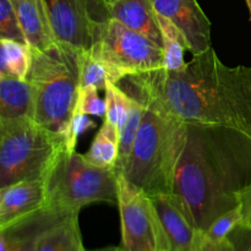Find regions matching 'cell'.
Returning a JSON list of instances; mask_svg holds the SVG:
<instances>
[{
    "label": "cell",
    "mask_w": 251,
    "mask_h": 251,
    "mask_svg": "<svg viewBox=\"0 0 251 251\" xmlns=\"http://www.w3.org/2000/svg\"><path fill=\"white\" fill-rule=\"evenodd\" d=\"M145 107L139 103L137 100H132L131 107H130L127 117L125 119L124 125H123L122 130H120V141H119V156H118L117 171L118 176L123 172L125 168L129 159L130 153H131L132 146L136 140L137 132H139L140 126H141L142 117H144Z\"/></svg>",
    "instance_id": "21"
},
{
    "label": "cell",
    "mask_w": 251,
    "mask_h": 251,
    "mask_svg": "<svg viewBox=\"0 0 251 251\" xmlns=\"http://www.w3.org/2000/svg\"><path fill=\"white\" fill-rule=\"evenodd\" d=\"M71 215L59 208L46 207L0 228V251H36L39 238L49 228Z\"/></svg>",
    "instance_id": "11"
},
{
    "label": "cell",
    "mask_w": 251,
    "mask_h": 251,
    "mask_svg": "<svg viewBox=\"0 0 251 251\" xmlns=\"http://www.w3.org/2000/svg\"><path fill=\"white\" fill-rule=\"evenodd\" d=\"M251 186V136L223 125L186 124L173 194L196 229L242 202Z\"/></svg>",
    "instance_id": "2"
},
{
    "label": "cell",
    "mask_w": 251,
    "mask_h": 251,
    "mask_svg": "<svg viewBox=\"0 0 251 251\" xmlns=\"http://www.w3.org/2000/svg\"><path fill=\"white\" fill-rule=\"evenodd\" d=\"M242 206L244 212V222L251 226V186L242 195Z\"/></svg>",
    "instance_id": "30"
},
{
    "label": "cell",
    "mask_w": 251,
    "mask_h": 251,
    "mask_svg": "<svg viewBox=\"0 0 251 251\" xmlns=\"http://www.w3.org/2000/svg\"><path fill=\"white\" fill-rule=\"evenodd\" d=\"M20 26L32 49L44 50L56 42L43 0H11Z\"/></svg>",
    "instance_id": "15"
},
{
    "label": "cell",
    "mask_w": 251,
    "mask_h": 251,
    "mask_svg": "<svg viewBox=\"0 0 251 251\" xmlns=\"http://www.w3.org/2000/svg\"><path fill=\"white\" fill-rule=\"evenodd\" d=\"M97 126L93 120L88 118V115L83 114L80 110H74L73 118L69 125L68 135H66V150L68 151H75L76 144H77L78 136L90 129H95Z\"/></svg>",
    "instance_id": "27"
},
{
    "label": "cell",
    "mask_w": 251,
    "mask_h": 251,
    "mask_svg": "<svg viewBox=\"0 0 251 251\" xmlns=\"http://www.w3.org/2000/svg\"><path fill=\"white\" fill-rule=\"evenodd\" d=\"M248 4V7H249V11H250V20H251V0H245Z\"/></svg>",
    "instance_id": "32"
},
{
    "label": "cell",
    "mask_w": 251,
    "mask_h": 251,
    "mask_svg": "<svg viewBox=\"0 0 251 251\" xmlns=\"http://www.w3.org/2000/svg\"><path fill=\"white\" fill-rule=\"evenodd\" d=\"M80 53L60 42L44 50L32 49L27 78L33 91L32 119L65 140L80 91Z\"/></svg>",
    "instance_id": "4"
},
{
    "label": "cell",
    "mask_w": 251,
    "mask_h": 251,
    "mask_svg": "<svg viewBox=\"0 0 251 251\" xmlns=\"http://www.w3.org/2000/svg\"><path fill=\"white\" fill-rule=\"evenodd\" d=\"M0 75L27 80L31 71L32 48L26 43L0 38Z\"/></svg>",
    "instance_id": "18"
},
{
    "label": "cell",
    "mask_w": 251,
    "mask_h": 251,
    "mask_svg": "<svg viewBox=\"0 0 251 251\" xmlns=\"http://www.w3.org/2000/svg\"><path fill=\"white\" fill-rule=\"evenodd\" d=\"M91 50L109 69L110 81L163 68V49L144 34L110 17Z\"/></svg>",
    "instance_id": "7"
},
{
    "label": "cell",
    "mask_w": 251,
    "mask_h": 251,
    "mask_svg": "<svg viewBox=\"0 0 251 251\" xmlns=\"http://www.w3.org/2000/svg\"><path fill=\"white\" fill-rule=\"evenodd\" d=\"M104 92L107 102V113L104 119L112 123L120 131L131 107L132 98L112 81H108Z\"/></svg>",
    "instance_id": "23"
},
{
    "label": "cell",
    "mask_w": 251,
    "mask_h": 251,
    "mask_svg": "<svg viewBox=\"0 0 251 251\" xmlns=\"http://www.w3.org/2000/svg\"><path fill=\"white\" fill-rule=\"evenodd\" d=\"M186 124L145 107L127 163L119 176L149 196L173 194Z\"/></svg>",
    "instance_id": "3"
},
{
    "label": "cell",
    "mask_w": 251,
    "mask_h": 251,
    "mask_svg": "<svg viewBox=\"0 0 251 251\" xmlns=\"http://www.w3.org/2000/svg\"><path fill=\"white\" fill-rule=\"evenodd\" d=\"M65 150V137L32 118L0 119V188L19 181H46Z\"/></svg>",
    "instance_id": "5"
},
{
    "label": "cell",
    "mask_w": 251,
    "mask_h": 251,
    "mask_svg": "<svg viewBox=\"0 0 251 251\" xmlns=\"http://www.w3.org/2000/svg\"><path fill=\"white\" fill-rule=\"evenodd\" d=\"M110 81L109 69L104 61L92 50H81L80 53V87L93 86L98 90H105Z\"/></svg>",
    "instance_id": "22"
},
{
    "label": "cell",
    "mask_w": 251,
    "mask_h": 251,
    "mask_svg": "<svg viewBox=\"0 0 251 251\" xmlns=\"http://www.w3.org/2000/svg\"><path fill=\"white\" fill-rule=\"evenodd\" d=\"M105 4L112 19L144 34L162 48L161 29L151 0H105Z\"/></svg>",
    "instance_id": "14"
},
{
    "label": "cell",
    "mask_w": 251,
    "mask_h": 251,
    "mask_svg": "<svg viewBox=\"0 0 251 251\" xmlns=\"http://www.w3.org/2000/svg\"><path fill=\"white\" fill-rule=\"evenodd\" d=\"M47 206L44 180H26L0 188V228Z\"/></svg>",
    "instance_id": "13"
},
{
    "label": "cell",
    "mask_w": 251,
    "mask_h": 251,
    "mask_svg": "<svg viewBox=\"0 0 251 251\" xmlns=\"http://www.w3.org/2000/svg\"><path fill=\"white\" fill-rule=\"evenodd\" d=\"M56 42L90 50L110 19L105 0H43Z\"/></svg>",
    "instance_id": "9"
},
{
    "label": "cell",
    "mask_w": 251,
    "mask_h": 251,
    "mask_svg": "<svg viewBox=\"0 0 251 251\" xmlns=\"http://www.w3.org/2000/svg\"><path fill=\"white\" fill-rule=\"evenodd\" d=\"M118 207L124 251H172L151 198L118 176Z\"/></svg>",
    "instance_id": "8"
},
{
    "label": "cell",
    "mask_w": 251,
    "mask_h": 251,
    "mask_svg": "<svg viewBox=\"0 0 251 251\" xmlns=\"http://www.w3.org/2000/svg\"><path fill=\"white\" fill-rule=\"evenodd\" d=\"M156 207L172 251H198L203 233L196 229L176 194L150 196Z\"/></svg>",
    "instance_id": "12"
},
{
    "label": "cell",
    "mask_w": 251,
    "mask_h": 251,
    "mask_svg": "<svg viewBox=\"0 0 251 251\" xmlns=\"http://www.w3.org/2000/svg\"><path fill=\"white\" fill-rule=\"evenodd\" d=\"M119 141L120 131L104 119L85 157L96 166L115 169L119 156Z\"/></svg>",
    "instance_id": "19"
},
{
    "label": "cell",
    "mask_w": 251,
    "mask_h": 251,
    "mask_svg": "<svg viewBox=\"0 0 251 251\" xmlns=\"http://www.w3.org/2000/svg\"><path fill=\"white\" fill-rule=\"evenodd\" d=\"M0 38L26 43L11 0H0Z\"/></svg>",
    "instance_id": "25"
},
{
    "label": "cell",
    "mask_w": 251,
    "mask_h": 251,
    "mask_svg": "<svg viewBox=\"0 0 251 251\" xmlns=\"http://www.w3.org/2000/svg\"><path fill=\"white\" fill-rule=\"evenodd\" d=\"M117 85L144 107L181 123L223 125L251 136V68L227 66L212 47L179 70L161 68Z\"/></svg>",
    "instance_id": "1"
},
{
    "label": "cell",
    "mask_w": 251,
    "mask_h": 251,
    "mask_svg": "<svg viewBox=\"0 0 251 251\" xmlns=\"http://www.w3.org/2000/svg\"><path fill=\"white\" fill-rule=\"evenodd\" d=\"M36 251H87L81 238L78 215H71L42 234Z\"/></svg>",
    "instance_id": "17"
},
{
    "label": "cell",
    "mask_w": 251,
    "mask_h": 251,
    "mask_svg": "<svg viewBox=\"0 0 251 251\" xmlns=\"http://www.w3.org/2000/svg\"><path fill=\"white\" fill-rule=\"evenodd\" d=\"M157 14L181 31L189 50L200 54L211 48V22L196 0H151Z\"/></svg>",
    "instance_id": "10"
},
{
    "label": "cell",
    "mask_w": 251,
    "mask_h": 251,
    "mask_svg": "<svg viewBox=\"0 0 251 251\" xmlns=\"http://www.w3.org/2000/svg\"><path fill=\"white\" fill-rule=\"evenodd\" d=\"M98 91L100 90L93 86L80 87L75 109L80 110L86 115H93V117L100 118L105 117L107 102H105V98L103 100L98 96Z\"/></svg>",
    "instance_id": "26"
},
{
    "label": "cell",
    "mask_w": 251,
    "mask_h": 251,
    "mask_svg": "<svg viewBox=\"0 0 251 251\" xmlns=\"http://www.w3.org/2000/svg\"><path fill=\"white\" fill-rule=\"evenodd\" d=\"M228 238L234 245V251H251V226L243 221Z\"/></svg>",
    "instance_id": "28"
},
{
    "label": "cell",
    "mask_w": 251,
    "mask_h": 251,
    "mask_svg": "<svg viewBox=\"0 0 251 251\" xmlns=\"http://www.w3.org/2000/svg\"><path fill=\"white\" fill-rule=\"evenodd\" d=\"M47 205L70 213L96 202L118 205V173L91 163L85 154L65 151L46 180Z\"/></svg>",
    "instance_id": "6"
},
{
    "label": "cell",
    "mask_w": 251,
    "mask_h": 251,
    "mask_svg": "<svg viewBox=\"0 0 251 251\" xmlns=\"http://www.w3.org/2000/svg\"><path fill=\"white\" fill-rule=\"evenodd\" d=\"M90 251H124V250H123L122 247H105V248H102V249H96V250H90Z\"/></svg>",
    "instance_id": "31"
},
{
    "label": "cell",
    "mask_w": 251,
    "mask_h": 251,
    "mask_svg": "<svg viewBox=\"0 0 251 251\" xmlns=\"http://www.w3.org/2000/svg\"><path fill=\"white\" fill-rule=\"evenodd\" d=\"M198 251H234V245L230 242L229 238L215 242V240L206 238L205 233H203Z\"/></svg>",
    "instance_id": "29"
},
{
    "label": "cell",
    "mask_w": 251,
    "mask_h": 251,
    "mask_svg": "<svg viewBox=\"0 0 251 251\" xmlns=\"http://www.w3.org/2000/svg\"><path fill=\"white\" fill-rule=\"evenodd\" d=\"M33 91L28 80L0 75V119L32 118Z\"/></svg>",
    "instance_id": "16"
},
{
    "label": "cell",
    "mask_w": 251,
    "mask_h": 251,
    "mask_svg": "<svg viewBox=\"0 0 251 251\" xmlns=\"http://www.w3.org/2000/svg\"><path fill=\"white\" fill-rule=\"evenodd\" d=\"M243 221H244V212H243V206L240 202V205H238L237 207L227 211L213 221L212 225L205 232L206 238L215 242L226 239Z\"/></svg>",
    "instance_id": "24"
},
{
    "label": "cell",
    "mask_w": 251,
    "mask_h": 251,
    "mask_svg": "<svg viewBox=\"0 0 251 251\" xmlns=\"http://www.w3.org/2000/svg\"><path fill=\"white\" fill-rule=\"evenodd\" d=\"M159 29L162 34L163 48V69L179 70L185 65L184 51L189 50V44L180 29L167 17L157 14Z\"/></svg>",
    "instance_id": "20"
}]
</instances>
